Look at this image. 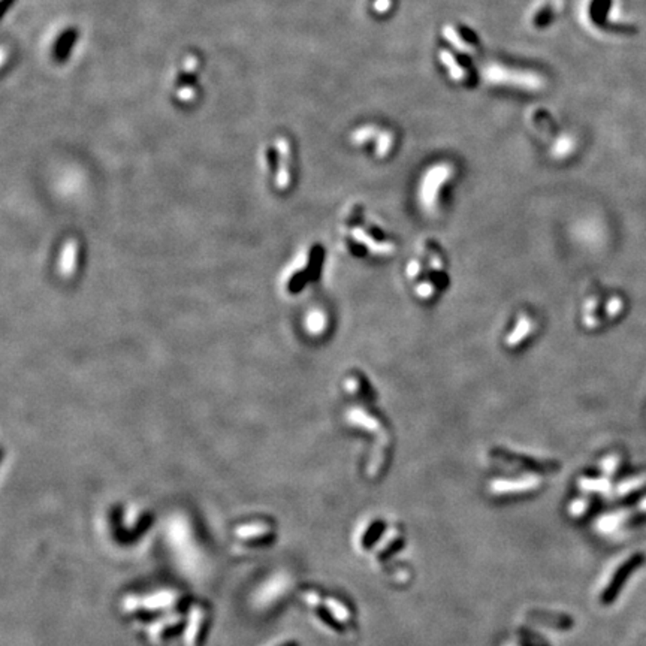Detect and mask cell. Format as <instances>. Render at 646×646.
<instances>
[{
    "instance_id": "obj_1",
    "label": "cell",
    "mask_w": 646,
    "mask_h": 646,
    "mask_svg": "<svg viewBox=\"0 0 646 646\" xmlns=\"http://www.w3.org/2000/svg\"><path fill=\"white\" fill-rule=\"evenodd\" d=\"M449 177V169L446 166H437L433 171H429L426 174V177L422 183L421 187V202L424 208L428 211H433L436 207V199H437V187L444 183Z\"/></svg>"
},
{
    "instance_id": "obj_2",
    "label": "cell",
    "mask_w": 646,
    "mask_h": 646,
    "mask_svg": "<svg viewBox=\"0 0 646 646\" xmlns=\"http://www.w3.org/2000/svg\"><path fill=\"white\" fill-rule=\"evenodd\" d=\"M542 484L540 477L537 476H523L516 480H494L489 484V491L497 495H507V494H521V492H530L537 489Z\"/></svg>"
},
{
    "instance_id": "obj_3",
    "label": "cell",
    "mask_w": 646,
    "mask_h": 646,
    "mask_svg": "<svg viewBox=\"0 0 646 646\" xmlns=\"http://www.w3.org/2000/svg\"><path fill=\"white\" fill-rule=\"evenodd\" d=\"M347 421L352 425L368 429L370 433H383L382 424L377 419H374V417L370 416L367 412H363L362 409H352V410H350L347 413Z\"/></svg>"
},
{
    "instance_id": "obj_4",
    "label": "cell",
    "mask_w": 646,
    "mask_h": 646,
    "mask_svg": "<svg viewBox=\"0 0 646 646\" xmlns=\"http://www.w3.org/2000/svg\"><path fill=\"white\" fill-rule=\"evenodd\" d=\"M76 256H78V244L75 241H67L63 247L62 258L59 261V271L64 277H69L71 274H74L75 268H76Z\"/></svg>"
},
{
    "instance_id": "obj_5",
    "label": "cell",
    "mask_w": 646,
    "mask_h": 646,
    "mask_svg": "<svg viewBox=\"0 0 646 646\" xmlns=\"http://www.w3.org/2000/svg\"><path fill=\"white\" fill-rule=\"evenodd\" d=\"M533 329V322L528 316H525V314H521L519 319H518V325L515 327V329L511 331L507 336V340L506 343L509 346H516L519 344L525 336H528V334L531 332Z\"/></svg>"
},
{
    "instance_id": "obj_6",
    "label": "cell",
    "mask_w": 646,
    "mask_h": 646,
    "mask_svg": "<svg viewBox=\"0 0 646 646\" xmlns=\"http://www.w3.org/2000/svg\"><path fill=\"white\" fill-rule=\"evenodd\" d=\"M386 538H387V540L382 542V545L379 546V550H377V557H379V560H385L389 555H392L394 552H397L404 545L402 538L400 537V531L398 530L389 531Z\"/></svg>"
},
{
    "instance_id": "obj_7",
    "label": "cell",
    "mask_w": 646,
    "mask_h": 646,
    "mask_svg": "<svg viewBox=\"0 0 646 646\" xmlns=\"http://www.w3.org/2000/svg\"><path fill=\"white\" fill-rule=\"evenodd\" d=\"M352 235H353L355 241L359 242V244L367 246L375 254H389V253H392V250H394L392 244H375V242L373 241V238H370L366 232L362 231V229H355V231L352 232Z\"/></svg>"
},
{
    "instance_id": "obj_8",
    "label": "cell",
    "mask_w": 646,
    "mask_h": 646,
    "mask_svg": "<svg viewBox=\"0 0 646 646\" xmlns=\"http://www.w3.org/2000/svg\"><path fill=\"white\" fill-rule=\"evenodd\" d=\"M305 327L312 334H320L322 331H325V328H327L325 313H322L320 310H313V312H310L305 319Z\"/></svg>"
},
{
    "instance_id": "obj_9",
    "label": "cell",
    "mask_w": 646,
    "mask_h": 646,
    "mask_svg": "<svg viewBox=\"0 0 646 646\" xmlns=\"http://www.w3.org/2000/svg\"><path fill=\"white\" fill-rule=\"evenodd\" d=\"M385 533V523L382 521H375L371 527L367 530V533L363 534V538H362V548L363 549H368L370 546H373L377 540H379L380 536Z\"/></svg>"
},
{
    "instance_id": "obj_10",
    "label": "cell",
    "mask_w": 646,
    "mask_h": 646,
    "mask_svg": "<svg viewBox=\"0 0 646 646\" xmlns=\"http://www.w3.org/2000/svg\"><path fill=\"white\" fill-rule=\"evenodd\" d=\"M327 606H328V609L331 611V613L335 616L336 621H340L341 624L348 623L350 618H352V613H350L348 608H346V606L343 603H340L339 600L329 599L327 601Z\"/></svg>"
},
{
    "instance_id": "obj_11",
    "label": "cell",
    "mask_w": 646,
    "mask_h": 646,
    "mask_svg": "<svg viewBox=\"0 0 646 646\" xmlns=\"http://www.w3.org/2000/svg\"><path fill=\"white\" fill-rule=\"evenodd\" d=\"M579 488L585 492H604L609 489V482L606 479L582 477L579 480Z\"/></svg>"
},
{
    "instance_id": "obj_12",
    "label": "cell",
    "mask_w": 646,
    "mask_h": 646,
    "mask_svg": "<svg viewBox=\"0 0 646 646\" xmlns=\"http://www.w3.org/2000/svg\"><path fill=\"white\" fill-rule=\"evenodd\" d=\"M623 307H624L623 300L618 298V296H613V298H611L609 302L606 304V313H608L609 317H616L619 313H621Z\"/></svg>"
},
{
    "instance_id": "obj_13",
    "label": "cell",
    "mask_w": 646,
    "mask_h": 646,
    "mask_svg": "<svg viewBox=\"0 0 646 646\" xmlns=\"http://www.w3.org/2000/svg\"><path fill=\"white\" fill-rule=\"evenodd\" d=\"M589 506V502L586 500V498H579V500H574L570 507H569V511H570V515L573 518H577V516H581L582 514H585L586 509Z\"/></svg>"
},
{
    "instance_id": "obj_14",
    "label": "cell",
    "mask_w": 646,
    "mask_h": 646,
    "mask_svg": "<svg viewBox=\"0 0 646 646\" xmlns=\"http://www.w3.org/2000/svg\"><path fill=\"white\" fill-rule=\"evenodd\" d=\"M646 482V476H640V477H635V479H631L625 483H621L618 487V494L621 495V494H627L630 492L633 488H639L640 484H643Z\"/></svg>"
},
{
    "instance_id": "obj_15",
    "label": "cell",
    "mask_w": 646,
    "mask_h": 646,
    "mask_svg": "<svg viewBox=\"0 0 646 646\" xmlns=\"http://www.w3.org/2000/svg\"><path fill=\"white\" fill-rule=\"evenodd\" d=\"M618 463H619V458L611 455L603 461V464H601L603 467L601 468H603V471H604L606 475H613L616 467H618Z\"/></svg>"
},
{
    "instance_id": "obj_16",
    "label": "cell",
    "mask_w": 646,
    "mask_h": 646,
    "mask_svg": "<svg viewBox=\"0 0 646 646\" xmlns=\"http://www.w3.org/2000/svg\"><path fill=\"white\" fill-rule=\"evenodd\" d=\"M416 292H417V295L421 296V298L425 300V298H429V296L434 293V288H433V285H429V283H422L421 286H417Z\"/></svg>"
},
{
    "instance_id": "obj_17",
    "label": "cell",
    "mask_w": 646,
    "mask_h": 646,
    "mask_svg": "<svg viewBox=\"0 0 646 646\" xmlns=\"http://www.w3.org/2000/svg\"><path fill=\"white\" fill-rule=\"evenodd\" d=\"M417 271H421V265L417 264L416 261H412V262L409 264V266H407V274H409V277H410V278H414L416 274H417Z\"/></svg>"
}]
</instances>
